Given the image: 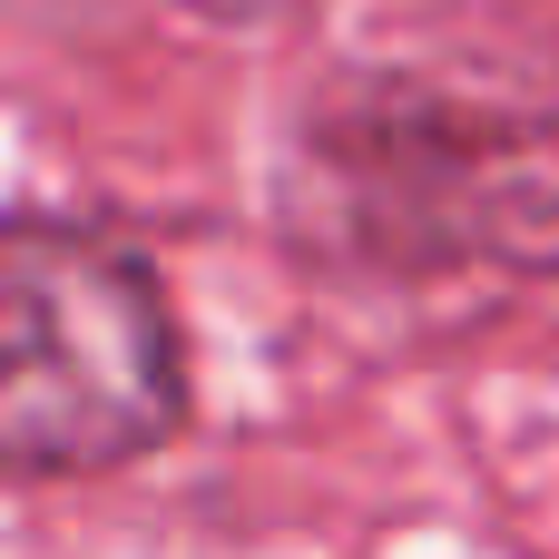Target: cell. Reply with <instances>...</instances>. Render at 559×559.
Wrapping results in <instances>:
<instances>
[{
	"label": "cell",
	"mask_w": 559,
	"mask_h": 559,
	"mask_svg": "<svg viewBox=\"0 0 559 559\" xmlns=\"http://www.w3.org/2000/svg\"><path fill=\"white\" fill-rule=\"evenodd\" d=\"M177 324L147 265L88 226H10L0 255V452L10 472H108L177 432Z\"/></svg>",
	"instance_id": "6da1fadb"
},
{
	"label": "cell",
	"mask_w": 559,
	"mask_h": 559,
	"mask_svg": "<svg viewBox=\"0 0 559 559\" xmlns=\"http://www.w3.org/2000/svg\"><path fill=\"white\" fill-rule=\"evenodd\" d=\"M334 216L403 265H559V128L481 98L364 88L324 128Z\"/></svg>",
	"instance_id": "7a4b0ae2"
}]
</instances>
